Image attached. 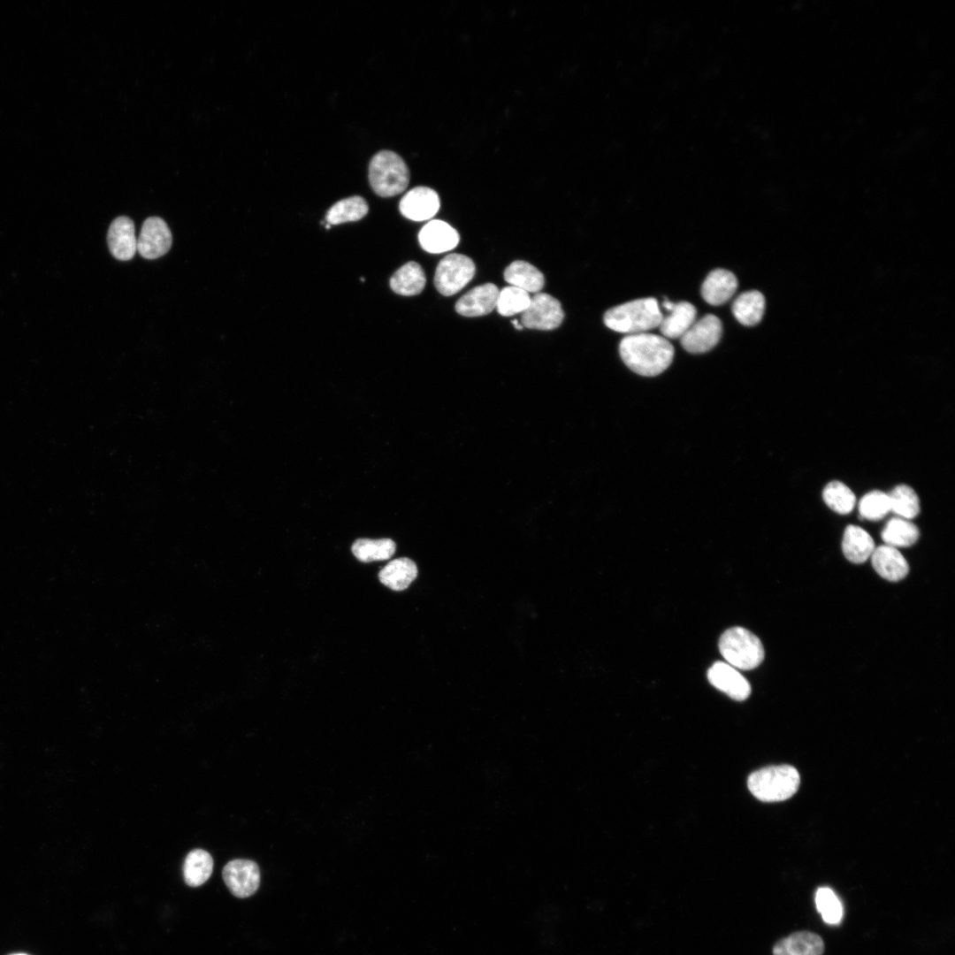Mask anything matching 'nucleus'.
<instances>
[{
	"mask_svg": "<svg viewBox=\"0 0 955 955\" xmlns=\"http://www.w3.org/2000/svg\"><path fill=\"white\" fill-rule=\"evenodd\" d=\"M731 309L740 324L746 326L755 325L764 315L765 298L757 290L744 292L734 300Z\"/></svg>",
	"mask_w": 955,
	"mask_h": 955,
	"instance_id": "nucleus-23",
	"label": "nucleus"
},
{
	"mask_svg": "<svg viewBox=\"0 0 955 955\" xmlns=\"http://www.w3.org/2000/svg\"><path fill=\"white\" fill-rule=\"evenodd\" d=\"M107 242L111 255L118 260L132 259L137 250L134 225L126 216L116 218L111 224Z\"/></svg>",
	"mask_w": 955,
	"mask_h": 955,
	"instance_id": "nucleus-14",
	"label": "nucleus"
},
{
	"mask_svg": "<svg viewBox=\"0 0 955 955\" xmlns=\"http://www.w3.org/2000/svg\"><path fill=\"white\" fill-rule=\"evenodd\" d=\"M417 577L416 563L407 557L389 562L378 573L380 582L393 591H403Z\"/></svg>",
	"mask_w": 955,
	"mask_h": 955,
	"instance_id": "nucleus-22",
	"label": "nucleus"
},
{
	"mask_svg": "<svg viewBox=\"0 0 955 955\" xmlns=\"http://www.w3.org/2000/svg\"><path fill=\"white\" fill-rule=\"evenodd\" d=\"M504 279L510 286L527 293L537 294L543 288V273L525 261H514L504 271Z\"/></svg>",
	"mask_w": 955,
	"mask_h": 955,
	"instance_id": "nucleus-21",
	"label": "nucleus"
},
{
	"mask_svg": "<svg viewBox=\"0 0 955 955\" xmlns=\"http://www.w3.org/2000/svg\"><path fill=\"white\" fill-rule=\"evenodd\" d=\"M737 277L725 269L713 270L705 279L701 286L703 299L713 306L728 302L737 288Z\"/></svg>",
	"mask_w": 955,
	"mask_h": 955,
	"instance_id": "nucleus-16",
	"label": "nucleus"
},
{
	"mask_svg": "<svg viewBox=\"0 0 955 955\" xmlns=\"http://www.w3.org/2000/svg\"><path fill=\"white\" fill-rule=\"evenodd\" d=\"M890 511L898 517L910 520L920 513V500L915 491L906 485H899L888 493Z\"/></svg>",
	"mask_w": 955,
	"mask_h": 955,
	"instance_id": "nucleus-29",
	"label": "nucleus"
},
{
	"mask_svg": "<svg viewBox=\"0 0 955 955\" xmlns=\"http://www.w3.org/2000/svg\"><path fill=\"white\" fill-rule=\"evenodd\" d=\"M822 499L830 509L840 515L851 513L856 503L852 491L837 480L829 482L824 487Z\"/></svg>",
	"mask_w": 955,
	"mask_h": 955,
	"instance_id": "nucleus-30",
	"label": "nucleus"
},
{
	"mask_svg": "<svg viewBox=\"0 0 955 955\" xmlns=\"http://www.w3.org/2000/svg\"><path fill=\"white\" fill-rule=\"evenodd\" d=\"M799 783V774L794 767L780 765L763 768L752 773L747 785L756 798L764 802H778L793 796Z\"/></svg>",
	"mask_w": 955,
	"mask_h": 955,
	"instance_id": "nucleus-3",
	"label": "nucleus"
},
{
	"mask_svg": "<svg viewBox=\"0 0 955 955\" xmlns=\"http://www.w3.org/2000/svg\"><path fill=\"white\" fill-rule=\"evenodd\" d=\"M474 262L462 254H450L439 263L434 276L437 290L445 296H450L462 289L474 277Z\"/></svg>",
	"mask_w": 955,
	"mask_h": 955,
	"instance_id": "nucleus-6",
	"label": "nucleus"
},
{
	"mask_svg": "<svg viewBox=\"0 0 955 955\" xmlns=\"http://www.w3.org/2000/svg\"><path fill=\"white\" fill-rule=\"evenodd\" d=\"M815 904L823 921L838 924L843 918V905L836 893L829 887H821L815 894Z\"/></svg>",
	"mask_w": 955,
	"mask_h": 955,
	"instance_id": "nucleus-32",
	"label": "nucleus"
},
{
	"mask_svg": "<svg viewBox=\"0 0 955 955\" xmlns=\"http://www.w3.org/2000/svg\"><path fill=\"white\" fill-rule=\"evenodd\" d=\"M12 955H27V954L18 953V954H12Z\"/></svg>",
	"mask_w": 955,
	"mask_h": 955,
	"instance_id": "nucleus-35",
	"label": "nucleus"
},
{
	"mask_svg": "<svg viewBox=\"0 0 955 955\" xmlns=\"http://www.w3.org/2000/svg\"><path fill=\"white\" fill-rule=\"evenodd\" d=\"M367 202L361 196H351L334 203L327 211L325 221L329 225H339L357 221L368 213Z\"/></svg>",
	"mask_w": 955,
	"mask_h": 955,
	"instance_id": "nucleus-27",
	"label": "nucleus"
},
{
	"mask_svg": "<svg viewBox=\"0 0 955 955\" xmlns=\"http://www.w3.org/2000/svg\"><path fill=\"white\" fill-rule=\"evenodd\" d=\"M172 242V233L164 220L150 217L142 224L137 239V250L146 259H156L169 251Z\"/></svg>",
	"mask_w": 955,
	"mask_h": 955,
	"instance_id": "nucleus-10",
	"label": "nucleus"
},
{
	"mask_svg": "<svg viewBox=\"0 0 955 955\" xmlns=\"http://www.w3.org/2000/svg\"><path fill=\"white\" fill-rule=\"evenodd\" d=\"M223 880L233 895L244 898L253 895L260 885V870L250 860L236 859L225 864Z\"/></svg>",
	"mask_w": 955,
	"mask_h": 955,
	"instance_id": "nucleus-8",
	"label": "nucleus"
},
{
	"mask_svg": "<svg viewBox=\"0 0 955 955\" xmlns=\"http://www.w3.org/2000/svg\"><path fill=\"white\" fill-rule=\"evenodd\" d=\"M859 511L867 520L883 518L890 511L888 493L877 490L867 493L859 502Z\"/></svg>",
	"mask_w": 955,
	"mask_h": 955,
	"instance_id": "nucleus-33",
	"label": "nucleus"
},
{
	"mask_svg": "<svg viewBox=\"0 0 955 955\" xmlns=\"http://www.w3.org/2000/svg\"><path fill=\"white\" fill-rule=\"evenodd\" d=\"M564 313L561 302L546 293H537L531 297L528 308L521 314L523 327L537 330H553L559 327Z\"/></svg>",
	"mask_w": 955,
	"mask_h": 955,
	"instance_id": "nucleus-7",
	"label": "nucleus"
},
{
	"mask_svg": "<svg viewBox=\"0 0 955 955\" xmlns=\"http://www.w3.org/2000/svg\"><path fill=\"white\" fill-rule=\"evenodd\" d=\"M719 650L728 664L743 670L758 667L765 655L759 638L742 627L725 630L719 640Z\"/></svg>",
	"mask_w": 955,
	"mask_h": 955,
	"instance_id": "nucleus-5",
	"label": "nucleus"
},
{
	"mask_svg": "<svg viewBox=\"0 0 955 955\" xmlns=\"http://www.w3.org/2000/svg\"><path fill=\"white\" fill-rule=\"evenodd\" d=\"M395 549L396 545L390 539H359L351 547L353 554L363 562L387 560L393 555Z\"/></svg>",
	"mask_w": 955,
	"mask_h": 955,
	"instance_id": "nucleus-28",
	"label": "nucleus"
},
{
	"mask_svg": "<svg viewBox=\"0 0 955 955\" xmlns=\"http://www.w3.org/2000/svg\"><path fill=\"white\" fill-rule=\"evenodd\" d=\"M499 292V288L493 283L478 286L458 299L455 310L468 317L486 315L496 308Z\"/></svg>",
	"mask_w": 955,
	"mask_h": 955,
	"instance_id": "nucleus-13",
	"label": "nucleus"
},
{
	"mask_svg": "<svg viewBox=\"0 0 955 955\" xmlns=\"http://www.w3.org/2000/svg\"><path fill=\"white\" fill-rule=\"evenodd\" d=\"M823 951L821 937L809 931L792 933L773 947V955H822Z\"/></svg>",
	"mask_w": 955,
	"mask_h": 955,
	"instance_id": "nucleus-18",
	"label": "nucleus"
},
{
	"mask_svg": "<svg viewBox=\"0 0 955 955\" xmlns=\"http://www.w3.org/2000/svg\"><path fill=\"white\" fill-rule=\"evenodd\" d=\"M674 352L668 339L647 332L627 335L619 345V353L626 366L646 377L663 372L671 364Z\"/></svg>",
	"mask_w": 955,
	"mask_h": 955,
	"instance_id": "nucleus-1",
	"label": "nucleus"
},
{
	"mask_svg": "<svg viewBox=\"0 0 955 955\" xmlns=\"http://www.w3.org/2000/svg\"><path fill=\"white\" fill-rule=\"evenodd\" d=\"M871 560L877 574L888 581H899L908 574L909 565L906 559L893 546L882 545L875 547Z\"/></svg>",
	"mask_w": 955,
	"mask_h": 955,
	"instance_id": "nucleus-17",
	"label": "nucleus"
},
{
	"mask_svg": "<svg viewBox=\"0 0 955 955\" xmlns=\"http://www.w3.org/2000/svg\"><path fill=\"white\" fill-rule=\"evenodd\" d=\"M512 324L514 325V327H515L516 329H517V330H522V329L523 328V326L522 325V324H521V323H519V321H518L517 319H515V320H513V321H512Z\"/></svg>",
	"mask_w": 955,
	"mask_h": 955,
	"instance_id": "nucleus-34",
	"label": "nucleus"
},
{
	"mask_svg": "<svg viewBox=\"0 0 955 955\" xmlns=\"http://www.w3.org/2000/svg\"><path fill=\"white\" fill-rule=\"evenodd\" d=\"M875 542L870 534L856 525H848L844 532L842 549L845 558L852 563L860 564L871 557Z\"/></svg>",
	"mask_w": 955,
	"mask_h": 955,
	"instance_id": "nucleus-20",
	"label": "nucleus"
},
{
	"mask_svg": "<svg viewBox=\"0 0 955 955\" xmlns=\"http://www.w3.org/2000/svg\"><path fill=\"white\" fill-rule=\"evenodd\" d=\"M457 231L445 221H429L418 233L419 244L424 250L439 254L455 248L459 243Z\"/></svg>",
	"mask_w": 955,
	"mask_h": 955,
	"instance_id": "nucleus-15",
	"label": "nucleus"
},
{
	"mask_svg": "<svg viewBox=\"0 0 955 955\" xmlns=\"http://www.w3.org/2000/svg\"><path fill=\"white\" fill-rule=\"evenodd\" d=\"M668 312L662 317L660 331L666 339H680L696 321L697 309L688 302H679Z\"/></svg>",
	"mask_w": 955,
	"mask_h": 955,
	"instance_id": "nucleus-19",
	"label": "nucleus"
},
{
	"mask_svg": "<svg viewBox=\"0 0 955 955\" xmlns=\"http://www.w3.org/2000/svg\"><path fill=\"white\" fill-rule=\"evenodd\" d=\"M369 180L378 195L391 197L407 188L409 171L398 154L391 150H381L374 155L370 162Z\"/></svg>",
	"mask_w": 955,
	"mask_h": 955,
	"instance_id": "nucleus-4",
	"label": "nucleus"
},
{
	"mask_svg": "<svg viewBox=\"0 0 955 955\" xmlns=\"http://www.w3.org/2000/svg\"><path fill=\"white\" fill-rule=\"evenodd\" d=\"M440 206L438 194L427 187H416L401 198L399 209L402 216L413 221L432 218Z\"/></svg>",
	"mask_w": 955,
	"mask_h": 955,
	"instance_id": "nucleus-11",
	"label": "nucleus"
},
{
	"mask_svg": "<svg viewBox=\"0 0 955 955\" xmlns=\"http://www.w3.org/2000/svg\"><path fill=\"white\" fill-rule=\"evenodd\" d=\"M919 529L909 520L894 517L890 519L882 531L885 545L897 547H907L919 539Z\"/></svg>",
	"mask_w": 955,
	"mask_h": 955,
	"instance_id": "nucleus-26",
	"label": "nucleus"
},
{
	"mask_svg": "<svg viewBox=\"0 0 955 955\" xmlns=\"http://www.w3.org/2000/svg\"><path fill=\"white\" fill-rule=\"evenodd\" d=\"M662 313L655 298H640L609 309L604 324L611 330L630 334L659 327Z\"/></svg>",
	"mask_w": 955,
	"mask_h": 955,
	"instance_id": "nucleus-2",
	"label": "nucleus"
},
{
	"mask_svg": "<svg viewBox=\"0 0 955 955\" xmlns=\"http://www.w3.org/2000/svg\"><path fill=\"white\" fill-rule=\"evenodd\" d=\"M722 332L721 320L713 314H707L696 320L680 338L684 349L691 354H701L711 350L719 342Z\"/></svg>",
	"mask_w": 955,
	"mask_h": 955,
	"instance_id": "nucleus-9",
	"label": "nucleus"
},
{
	"mask_svg": "<svg viewBox=\"0 0 955 955\" xmlns=\"http://www.w3.org/2000/svg\"><path fill=\"white\" fill-rule=\"evenodd\" d=\"M182 869L186 884L191 887L201 886L212 874L213 859L205 850H192L186 856Z\"/></svg>",
	"mask_w": 955,
	"mask_h": 955,
	"instance_id": "nucleus-25",
	"label": "nucleus"
},
{
	"mask_svg": "<svg viewBox=\"0 0 955 955\" xmlns=\"http://www.w3.org/2000/svg\"><path fill=\"white\" fill-rule=\"evenodd\" d=\"M709 683L736 700H745L751 694V685L737 669L727 662L716 661L707 671Z\"/></svg>",
	"mask_w": 955,
	"mask_h": 955,
	"instance_id": "nucleus-12",
	"label": "nucleus"
},
{
	"mask_svg": "<svg viewBox=\"0 0 955 955\" xmlns=\"http://www.w3.org/2000/svg\"><path fill=\"white\" fill-rule=\"evenodd\" d=\"M530 302L531 295L529 293L516 286H508L500 290L496 309L501 316L511 317L525 311Z\"/></svg>",
	"mask_w": 955,
	"mask_h": 955,
	"instance_id": "nucleus-31",
	"label": "nucleus"
},
{
	"mask_svg": "<svg viewBox=\"0 0 955 955\" xmlns=\"http://www.w3.org/2000/svg\"><path fill=\"white\" fill-rule=\"evenodd\" d=\"M426 283L424 270L419 264L409 262L398 269L390 279L392 290L401 295L411 296L420 294Z\"/></svg>",
	"mask_w": 955,
	"mask_h": 955,
	"instance_id": "nucleus-24",
	"label": "nucleus"
}]
</instances>
